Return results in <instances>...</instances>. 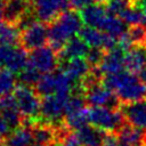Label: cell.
Returning <instances> with one entry per match:
<instances>
[{"label":"cell","mask_w":146,"mask_h":146,"mask_svg":"<svg viewBox=\"0 0 146 146\" xmlns=\"http://www.w3.org/2000/svg\"><path fill=\"white\" fill-rule=\"evenodd\" d=\"M102 82L116 94L121 104L135 102L146 96V84L140 81L138 75H135L130 71L104 74Z\"/></svg>","instance_id":"6da1fadb"},{"label":"cell","mask_w":146,"mask_h":146,"mask_svg":"<svg viewBox=\"0 0 146 146\" xmlns=\"http://www.w3.org/2000/svg\"><path fill=\"white\" fill-rule=\"evenodd\" d=\"M83 24L81 14L74 9H67L62 11L51 23H49V46L59 52L67 40L74 36L81 30Z\"/></svg>","instance_id":"7a4b0ae2"},{"label":"cell","mask_w":146,"mask_h":146,"mask_svg":"<svg viewBox=\"0 0 146 146\" xmlns=\"http://www.w3.org/2000/svg\"><path fill=\"white\" fill-rule=\"evenodd\" d=\"M125 122V117L120 107L91 106L89 108V123L104 131L116 132Z\"/></svg>","instance_id":"3957f363"},{"label":"cell","mask_w":146,"mask_h":146,"mask_svg":"<svg viewBox=\"0 0 146 146\" xmlns=\"http://www.w3.org/2000/svg\"><path fill=\"white\" fill-rule=\"evenodd\" d=\"M14 96L17 100L19 110L24 115V121L30 123L34 122L40 115L41 111V97L32 86L21 83L15 87Z\"/></svg>","instance_id":"277c9868"},{"label":"cell","mask_w":146,"mask_h":146,"mask_svg":"<svg viewBox=\"0 0 146 146\" xmlns=\"http://www.w3.org/2000/svg\"><path fill=\"white\" fill-rule=\"evenodd\" d=\"M49 39V29L43 22H35L26 29L21 30L19 34V46L25 50L31 51L35 48L42 47L48 42Z\"/></svg>","instance_id":"5b68a950"},{"label":"cell","mask_w":146,"mask_h":146,"mask_svg":"<svg viewBox=\"0 0 146 146\" xmlns=\"http://www.w3.org/2000/svg\"><path fill=\"white\" fill-rule=\"evenodd\" d=\"M68 98L70 96L59 95V94H52L42 97L41 111H40V115L42 120L52 123H59L58 121L62 119V116L65 115V110Z\"/></svg>","instance_id":"8992f818"},{"label":"cell","mask_w":146,"mask_h":146,"mask_svg":"<svg viewBox=\"0 0 146 146\" xmlns=\"http://www.w3.org/2000/svg\"><path fill=\"white\" fill-rule=\"evenodd\" d=\"M31 7L38 21L51 23L62 11L70 9L68 0H31Z\"/></svg>","instance_id":"52a82bcc"},{"label":"cell","mask_w":146,"mask_h":146,"mask_svg":"<svg viewBox=\"0 0 146 146\" xmlns=\"http://www.w3.org/2000/svg\"><path fill=\"white\" fill-rule=\"evenodd\" d=\"M29 62L40 73H49L54 72L59 65V57L58 52L50 46H42L30 51Z\"/></svg>","instance_id":"ba28073f"},{"label":"cell","mask_w":146,"mask_h":146,"mask_svg":"<svg viewBox=\"0 0 146 146\" xmlns=\"http://www.w3.org/2000/svg\"><path fill=\"white\" fill-rule=\"evenodd\" d=\"M22 46H9L1 44L0 46V59L2 64L13 71L14 73H19L29 62V55Z\"/></svg>","instance_id":"9c48e42d"},{"label":"cell","mask_w":146,"mask_h":146,"mask_svg":"<svg viewBox=\"0 0 146 146\" xmlns=\"http://www.w3.org/2000/svg\"><path fill=\"white\" fill-rule=\"evenodd\" d=\"M120 108L128 123L146 130V98L122 103Z\"/></svg>","instance_id":"30bf717a"},{"label":"cell","mask_w":146,"mask_h":146,"mask_svg":"<svg viewBox=\"0 0 146 146\" xmlns=\"http://www.w3.org/2000/svg\"><path fill=\"white\" fill-rule=\"evenodd\" d=\"M0 113L6 117L13 130L22 125L24 122V115L22 114L14 95L11 96L7 94L0 96Z\"/></svg>","instance_id":"8fae6325"},{"label":"cell","mask_w":146,"mask_h":146,"mask_svg":"<svg viewBox=\"0 0 146 146\" xmlns=\"http://www.w3.org/2000/svg\"><path fill=\"white\" fill-rule=\"evenodd\" d=\"M124 57H125V50L117 44L113 49L106 50L105 56L98 67L103 72V74H112V73L121 72L125 67Z\"/></svg>","instance_id":"7c38bea8"},{"label":"cell","mask_w":146,"mask_h":146,"mask_svg":"<svg viewBox=\"0 0 146 146\" xmlns=\"http://www.w3.org/2000/svg\"><path fill=\"white\" fill-rule=\"evenodd\" d=\"M89 51V44L79 35L72 36L67 40L63 49L58 52L59 64L74 57H86Z\"/></svg>","instance_id":"4fadbf2b"},{"label":"cell","mask_w":146,"mask_h":146,"mask_svg":"<svg viewBox=\"0 0 146 146\" xmlns=\"http://www.w3.org/2000/svg\"><path fill=\"white\" fill-rule=\"evenodd\" d=\"M31 0H5L3 23L17 25L21 17L30 9Z\"/></svg>","instance_id":"5bb4252c"},{"label":"cell","mask_w":146,"mask_h":146,"mask_svg":"<svg viewBox=\"0 0 146 146\" xmlns=\"http://www.w3.org/2000/svg\"><path fill=\"white\" fill-rule=\"evenodd\" d=\"M34 136L31 124H22L14 129L1 143L0 146H32Z\"/></svg>","instance_id":"9a60e30c"},{"label":"cell","mask_w":146,"mask_h":146,"mask_svg":"<svg viewBox=\"0 0 146 146\" xmlns=\"http://www.w3.org/2000/svg\"><path fill=\"white\" fill-rule=\"evenodd\" d=\"M62 68L74 82H80L91 71L90 64L82 57H74L65 60L62 63Z\"/></svg>","instance_id":"2e32d148"},{"label":"cell","mask_w":146,"mask_h":146,"mask_svg":"<svg viewBox=\"0 0 146 146\" xmlns=\"http://www.w3.org/2000/svg\"><path fill=\"white\" fill-rule=\"evenodd\" d=\"M146 64V47L144 44H133L125 51V68L135 74Z\"/></svg>","instance_id":"e0dca14e"},{"label":"cell","mask_w":146,"mask_h":146,"mask_svg":"<svg viewBox=\"0 0 146 146\" xmlns=\"http://www.w3.org/2000/svg\"><path fill=\"white\" fill-rule=\"evenodd\" d=\"M78 137L82 146H103L106 131L95 127V125H84L76 130Z\"/></svg>","instance_id":"ac0fdd59"},{"label":"cell","mask_w":146,"mask_h":146,"mask_svg":"<svg viewBox=\"0 0 146 146\" xmlns=\"http://www.w3.org/2000/svg\"><path fill=\"white\" fill-rule=\"evenodd\" d=\"M81 17L82 21L86 25L89 26H94V27H99V25L102 24V22L104 21V18L107 16V11L106 8L103 3H91L87 7H84L81 10Z\"/></svg>","instance_id":"d6986e66"},{"label":"cell","mask_w":146,"mask_h":146,"mask_svg":"<svg viewBox=\"0 0 146 146\" xmlns=\"http://www.w3.org/2000/svg\"><path fill=\"white\" fill-rule=\"evenodd\" d=\"M125 22L119 16H115V15H110L107 14V16L104 18V21L102 22V24L99 25V30H102L103 32L107 33V34H111L113 36H115L117 40L119 38L128 30L127 26H125Z\"/></svg>","instance_id":"ffe728a7"},{"label":"cell","mask_w":146,"mask_h":146,"mask_svg":"<svg viewBox=\"0 0 146 146\" xmlns=\"http://www.w3.org/2000/svg\"><path fill=\"white\" fill-rule=\"evenodd\" d=\"M145 129L135 127L128 122H125L117 131L116 135L119 136V138L132 146H141V140L144 137V131Z\"/></svg>","instance_id":"44dd1931"},{"label":"cell","mask_w":146,"mask_h":146,"mask_svg":"<svg viewBox=\"0 0 146 146\" xmlns=\"http://www.w3.org/2000/svg\"><path fill=\"white\" fill-rule=\"evenodd\" d=\"M62 121L68 129L79 130L80 128H82L89 123V108L84 107L78 112L65 114L64 119H62Z\"/></svg>","instance_id":"7402d4cb"},{"label":"cell","mask_w":146,"mask_h":146,"mask_svg":"<svg viewBox=\"0 0 146 146\" xmlns=\"http://www.w3.org/2000/svg\"><path fill=\"white\" fill-rule=\"evenodd\" d=\"M35 91L40 95V97L49 96L56 92V73L49 72V73H43L36 83L33 87Z\"/></svg>","instance_id":"603a6c76"},{"label":"cell","mask_w":146,"mask_h":146,"mask_svg":"<svg viewBox=\"0 0 146 146\" xmlns=\"http://www.w3.org/2000/svg\"><path fill=\"white\" fill-rule=\"evenodd\" d=\"M19 34L21 30L16 25L2 23L0 25V46L1 44H9L16 46L19 44Z\"/></svg>","instance_id":"cb8c5ba5"},{"label":"cell","mask_w":146,"mask_h":146,"mask_svg":"<svg viewBox=\"0 0 146 146\" xmlns=\"http://www.w3.org/2000/svg\"><path fill=\"white\" fill-rule=\"evenodd\" d=\"M119 16L129 25H133V24L143 25L146 17V9L139 6H130L129 8L123 10Z\"/></svg>","instance_id":"d4e9b609"},{"label":"cell","mask_w":146,"mask_h":146,"mask_svg":"<svg viewBox=\"0 0 146 146\" xmlns=\"http://www.w3.org/2000/svg\"><path fill=\"white\" fill-rule=\"evenodd\" d=\"M15 75L9 68L0 70V96L10 94L15 89Z\"/></svg>","instance_id":"484cf974"},{"label":"cell","mask_w":146,"mask_h":146,"mask_svg":"<svg viewBox=\"0 0 146 146\" xmlns=\"http://www.w3.org/2000/svg\"><path fill=\"white\" fill-rule=\"evenodd\" d=\"M40 76H41L40 72L30 62H27L26 66L19 72L21 82L24 84H27V86H32V87H34V84L36 83V81L39 80Z\"/></svg>","instance_id":"4316f807"},{"label":"cell","mask_w":146,"mask_h":146,"mask_svg":"<svg viewBox=\"0 0 146 146\" xmlns=\"http://www.w3.org/2000/svg\"><path fill=\"white\" fill-rule=\"evenodd\" d=\"M107 14L119 16L123 10L129 8L131 6L130 0H107L104 3Z\"/></svg>","instance_id":"83f0119b"},{"label":"cell","mask_w":146,"mask_h":146,"mask_svg":"<svg viewBox=\"0 0 146 146\" xmlns=\"http://www.w3.org/2000/svg\"><path fill=\"white\" fill-rule=\"evenodd\" d=\"M131 41L133 44H144L146 39V27L140 24H133L130 25V27L127 30Z\"/></svg>","instance_id":"f1b7e54d"},{"label":"cell","mask_w":146,"mask_h":146,"mask_svg":"<svg viewBox=\"0 0 146 146\" xmlns=\"http://www.w3.org/2000/svg\"><path fill=\"white\" fill-rule=\"evenodd\" d=\"M105 52H106V50L103 49V48L91 47V49H89V51L86 56V59L90 64L91 67H97V66L100 65V63H102V60L105 56Z\"/></svg>","instance_id":"f546056e"},{"label":"cell","mask_w":146,"mask_h":146,"mask_svg":"<svg viewBox=\"0 0 146 146\" xmlns=\"http://www.w3.org/2000/svg\"><path fill=\"white\" fill-rule=\"evenodd\" d=\"M103 146H132V145H130V144L121 140L119 138V136L116 135V132L106 131Z\"/></svg>","instance_id":"4dcf8cb0"},{"label":"cell","mask_w":146,"mask_h":146,"mask_svg":"<svg viewBox=\"0 0 146 146\" xmlns=\"http://www.w3.org/2000/svg\"><path fill=\"white\" fill-rule=\"evenodd\" d=\"M13 131V128L6 120V117L0 113V143Z\"/></svg>","instance_id":"1f68e13d"},{"label":"cell","mask_w":146,"mask_h":146,"mask_svg":"<svg viewBox=\"0 0 146 146\" xmlns=\"http://www.w3.org/2000/svg\"><path fill=\"white\" fill-rule=\"evenodd\" d=\"M96 2L95 0H68L70 3V9L74 10H82L84 7Z\"/></svg>","instance_id":"d6a6232c"},{"label":"cell","mask_w":146,"mask_h":146,"mask_svg":"<svg viewBox=\"0 0 146 146\" xmlns=\"http://www.w3.org/2000/svg\"><path fill=\"white\" fill-rule=\"evenodd\" d=\"M137 75H138V78L140 79V81L143 82V83H145L146 84V64L138 71V73H137Z\"/></svg>","instance_id":"836d02e7"},{"label":"cell","mask_w":146,"mask_h":146,"mask_svg":"<svg viewBox=\"0 0 146 146\" xmlns=\"http://www.w3.org/2000/svg\"><path fill=\"white\" fill-rule=\"evenodd\" d=\"M3 5L5 0H0V25L3 23Z\"/></svg>","instance_id":"e575fe53"},{"label":"cell","mask_w":146,"mask_h":146,"mask_svg":"<svg viewBox=\"0 0 146 146\" xmlns=\"http://www.w3.org/2000/svg\"><path fill=\"white\" fill-rule=\"evenodd\" d=\"M132 6H139L144 9H146V0H137Z\"/></svg>","instance_id":"d590c367"},{"label":"cell","mask_w":146,"mask_h":146,"mask_svg":"<svg viewBox=\"0 0 146 146\" xmlns=\"http://www.w3.org/2000/svg\"><path fill=\"white\" fill-rule=\"evenodd\" d=\"M141 146H146V131H145L144 137H143V140H141Z\"/></svg>","instance_id":"8d00e7d4"},{"label":"cell","mask_w":146,"mask_h":146,"mask_svg":"<svg viewBox=\"0 0 146 146\" xmlns=\"http://www.w3.org/2000/svg\"><path fill=\"white\" fill-rule=\"evenodd\" d=\"M34 146H55V145H47V144H40V143H38V144L34 145Z\"/></svg>","instance_id":"74e56055"},{"label":"cell","mask_w":146,"mask_h":146,"mask_svg":"<svg viewBox=\"0 0 146 146\" xmlns=\"http://www.w3.org/2000/svg\"><path fill=\"white\" fill-rule=\"evenodd\" d=\"M95 1H96V2H98V3H103V5H104L107 0H95Z\"/></svg>","instance_id":"f35d334b"},{"label":"cell","mask_w":146,"mask_h":146,"mask_svg":"<svg viewBox=\"0 0 146 146\" xmlns=\"http://www.w3.org/2000/svg\"><path fill=\"white\" fill-rule=\"evenodd\" d=\"M2 65H3V64H2V62H1V59H0V70H2Z\"/></svg>","instance_id":"ab89813d"},{"label":"cell","mask_w":146,"mask_h":146,"mask_svg":"<svg viewBox=\"0 0 146 146\" xmlns=\"http://www.w3.org/2000/svg\"><path fill=\"white\" fill-rule=\"evenodd\" d=\"M130 1H131V6H132V5H133V3H135L137 0H130Z\"/></svg>","instance_id":"60d3db41"},{"label":"cell","mask_w":146,"mask_h":146,"mask_svg":"<svg viewBox=\"0 0 146 146\" xmlns=\"http://www.w3.org/2000/svg\"><path fill=\"white\" fill-rule=\"evenodd\" d=\"M144 46L146 47V39H145V42H144Z\"/></svg>","instance_id":"b9f144b4"}]
</instances>
